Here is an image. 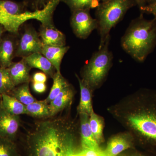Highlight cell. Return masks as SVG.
I'll use <instances>...</instances> for the list:
<instances>
[{
	"mask_svg": "<svg viewBox=\"0 0 156 156\" xmlns=\"http://www.w3.org/2000/svg\"><path fill=\"white\" fill-rule=\"evenodd\" d=\"M108 111L133 135L135 141L156 151V90L140 89Z\"/></svg>",
	"mask_w": 156,
	"mask_h": 156,
	"instance_id": "cell-1",
	"label": "cell"
},
{
	"mask_svg": "<svg viewBox=\"0 0 156 156\" xmlns=\"http://www.w3.org/2000/svg\"><path fill=\"white\" fill-rule=\"evenodd\" d=\"M77 126L66 118L43 120L29 132L20 156H70L78 149Z\"/></svg>",
	"mask_w": 156,
	"mask_h": 156,
	"instance_id": "cell-2",
	"label": "cell"
},
{
	"mask_svg": "<svg viewBox=\"0 0 156 156\" xmlns=\"http://www.w3.org/2000/svg\"><path fill=\"white\" fill-rule=\"evenodd\" d=\"M123 49L142 62L156 46V18L145 19L143 14L131 21L121 40Z\"/></svg>",
	"mask_w": 156,
	"mask_h": 156,
	"instance_id": "cell-3",
	"label": "cell"
},
{
	"mask_svg": "<svg viewBox=\"0 0 156 156\" xmlns=\"http://www.w3.org/2000/svg\"><path fill=\"white\" fill-rule=\"evenodd\" d=\"M136 5L134 0H109L100 3L96 8V19L100 36L99 48H102L107 40L110 38V32L120 20L127 11Z\"/></svg>",
	"mask_w": 156,
	"mask_h": 156,
	"instance_id": "cell-4",
	"label": "cell"
},
{
	"mask_svg": "<svg viewBox=\"0 0 156 156\" xmlns=\"http://www.w3.org/2000/svg\"><path fill=\"white\" fill-rule=\"evenodd\" d=\"M110 39L92 55L82 71V80L94 91L101 87L108 75L112 63L113 56L109 50Z\"/></svg>",
	"mask_w": 156,
	"mask_h": 156,
	"instance_id": "cell-5",
	"label": "cell"
},
{
	"mask_svg": "<svg viewBox=\"0 0 156 156\" xmlns=\"http://www.w3.org/2000/svg\"><path fill=\"white\" fill-rule=\"evenodd\" d=\"M50 18V11L48 8L30 12L27 11L20 14H11L0 11V24L6 31L12 34L17 33L20 26L27 20L36 19L46 23Z\"/></svg>",
	"mask_w": 156,
	"mask_h": 156,
	"instance_id": "cell-6",
	"label": "cell"
},
{
	"mask_svg": "<svg viewBox=\"0 0 156 156\" xmlns=\"http://www.w3.org/2000/svg\"><path fill=\"white\" fill-rule=\"evenodd\" d=\"M70 23L73 32L81 39H87L93 30L98 28L97 20L92 18L89 10L73 11Z\"/></svg>",
	"mask_w": 156,
	"mask_h": 156,
	"instance_id": "cell-7",
	"label": "cell"
},
{
	"mask_svg": "<svg viewBox=\"0 0 156 156\" xmlns=\"http://www.w3.org/2000/svg\"><path fill=\"white\" fill-rule=\"evenodd\" d=\"M43 43L35 30L32 27L26 29L17 43L15 56L27 57L35 53L41 52Z\"/></svg>",
	"mask_w": 156,
	"mask_h": 156,
	"instance_id": "cell-8",
	"label": "cell"
},
{
	"mask_svg": "<svg viewBox=\"0 0 156 156\" xmlns=\"http://www.w3.org/2000/svg\"><path fill=\"white\" fill-rule=\"evenodd\" d=\"M19 116L9 113L0 102V137L15 141L20 126Z\"/></svg>",
	"mask_w": 156,
	"mask_h": 156,
	"instance_id": "cell-9",
	"label": "cell"
},
{
	"mask_svg": "<svg viewBox=\"0 0 156 156\" xmlns=\"http://www.w3.org/2000/svg\"><path fill=\"white\" fill-rule=\"evenodd\" d=\"M135 141L129 132H124L112 136L103 151L105 156H118L124 151L134 148Z\"/></svg>",
	"mask_w": 156,
	"mask_h": 156,
	"instance_id": "cell-10",
	"label": "cell"
},
{
	"mask_svg": "<svg viewBox=\"0 0 156 156\" xmlns=\"http://www.w3.org/2000/svg\"><path fill=\"white\" fill-rule=\"evenodd\" d=\"M79 115L81 149L101 150V149L95 140L90 128L89 116L86 114H81Z\"/></svg>",
	"mask_w": 156,
	"mask_h": 156,
	"instance_id": "cell-11",
	"label": "cell"
},
{
	"mask_svg": "<svg viewBox=\"0 0 156 156\" xmlns=\"http://www.w3.org/2000/svg\"><path fill=\"white\" fill-rule=\"evenodd\" d=\"M39 36L44 45L66 46V37L64 34L56 29L53 24L42 25Z\"/></svg>",
	"mask_w": 156,
	"mask_h": 156,
	"instance_id": "cell-12",
	"label": "cell"
},
{
	"mask_svg": "<svg viewBox=\"0 0 156 156\" xmlns=\"http://www.w3.org/2000/svg\"><path fill=\"white\" fill-rule=\"evenodd\" d=\"M31 68L23 58L18 62H12L7 68L12 82L15 87L29 83L31 78L30 71Z\"/></svg>",
	"mask_w": 156,
	"mask_h": 156,
	"instance_id": "cell-13",
	"label": "cell"
},
{
	"mask_svg": "<svg viewBox=\"0 0 156 156\" xmlns=\"http://www.w3.org/2000/svg\"><path fill=\"white\" fill-rule=\"evenodd\" d=\"M74 95V90L69 84L49 103L51 117L69 107L72 102Z\"/></svg>",
	"mask_w": 156,
	"mask_h": 156,
	"instance_id": "cell-14",
	"label": "cell"
},
{
	"mask_svg": "<svg viewBox=\"0 0 156 156\" xmlns=\"http://www.w3.org/2000/svg\"><path fill=\"white\" fill-rule=\"evenodd\" d=\"M17 45L13 37L3 38L0 43V67L7 68L13 62Z\"/></svg>",
	"mask_w": 156,
	"mask_h": 156,
	"instance_id": "cell-15",
	"label": "cell"
},
{
	"mask_svg": "<svg viewBox=\"0 0 156 156\" xmlns=\"http://www.w3.org/2000/svg\"><path fill=\"white\" fill-rule=\"evenodd\" d=\"M69 49L68 46H54L43 45L41 53L53 66L56 72L60 73V65L65 54Z\"/></svg>",
	"mask_w": 156,
	"mask_h": 156,
	"instance_id": "cell-16",
	"label": "cell"
},
{
	"mask_svg": "<svg viewBox=\"0 0 156 156\" xmlns=\"http://www.w3.org/2000/svg\"><path fill=\"white\" fill-rule=\"evenodd\" d=\"M77 78L80 89V99L77 110L79 115L86 114L90 116L93 111L92 105V90L83 80L76 74Z\"/></svg>",
	"mask_w": 156,
	"mask_h": 156,
	"instance_id": "cell-17",
	"label": "cell"
},
{
	"mask_svg": "<svg viewBox=\"0 0 156 156\" xmlns=\"http://www.w3.org/2000/svg\"><path fill=\"white\" fill-rule=\"evenodd\" d=\"M23 58L31 68L38 69L51 77L53 78L56 72L52 63L41 53H34Z\"/></svg>",
	"mask_w": 156,
	"mask_h": 156,
	"instance_id": "cell-18",
	"label": "cell"
},
{
	"mask_svg": "<svg viewBox=\"0 0 156 156\" xmlns=\"http://www.w3.org/2000/svg\"><path fill=\"white\" fill-rule=\"evenodd\" d=\"M1 95V105L7 112L14 115H27L26 105L20 102L16 98L9 94H3Z\"/></svg>",
	"mask_w": 156,
	"mask_h": 156,
	"instance_id": "cell-19",
	"label": "cell"
},
{
	"mask_svg": "<svg viewBox=\"0 0 156 156\" xmlns=\"http://www.w3.org/2000/svg\"><path fill=\"white\" fill-rule=\"evenodd\" d=\"M27 115L38 119L51 118L49 104L45 100L36 101L26 105Z\"/></svg>",
	"mask_w": 156,
	"mask_h": 156,
	"instance_id": "cell-20",
	"label": "cell"
},
{
	"mask_svg": "<svg viewBox=\"0 0 156 156\" xmlns=\"http://www.w3.org/2000/svg\"><path fill=\"white\" fill-rule=\"evenodd\" d=\"M89 124L93 136L100 145L105 141L103 133L105 122L103 117L97 115L93 111L89 116Z\"/></svg>",
	"mask_w": 156,
	"mask_h": 156,
	"instance_id": "cell-21",
	"label": "cell"
},
{
	"mask_svg": "<svg viewBox=\"0 0 156 156\" xmlns=\"http://www.w3.org/2000/svg\"><path fill=\"white\" fill-rule=\"evenodd\" d=\"M9 95L15 98L25 105H28L37 101L30 93L29 83L15 87Z\"/></svg>",
	"mask_w": 156,
	"mask_h": 156,
	"instance_id": "cell-22",
	"label": "cell"
},
{
	"mask_svg": "<svg viewBox=\"0 0 156 156\" xmlns=\"http://www.w3.org/2000/svg\"><path fill=\"white\" fill-rule=\"evenodd\" d=\"M53 85L48 97L45 99V101L50 103L60 93V92L65 87L69 85L67 81L62 76L61 73L57 72L54 74L53 77Z\"/></svg>",
	"mask_w": 156,
	"mask_h": 156,
	"instance_id": "cell-23",
	"label": "cell"
},
{
	"mask_svg": "<svg viewBox=\"0 0 156 156\" xmlns=\"http://www.w3.org/2000/svg\"><path fill=\"white\" fill-rule=\"evenodd\" d=\"M100 0H62L71 11L89 10L97 8L100 4Z\"/></svg>",
	"mask_w": 156,
	"mask_h": 156,
	"instance_id": "cell-24",
	"label": "cell"
},
{
	"mask_svg": "<svg viewBox=\"0 0 156 156\" xmlns=\"http://www.w3.org/2000/svg\"><path fill=\"white\" fill-rule=\"evenodd\" d=\"M25 3L16 2L10 0H0V11L17 15L25 12Z\"/></svg>",
	"mask_w": 156,
	"mask_h": 156,
	"instance_id": "cell-25",
	"label": "cell"
},
{
	"mask_svg": "<svg viewBox=\"0 0 156 156\" xmlns=\"http://www.w3.org/2000/svg\"><path fill=\"white\" fill-rule=\"evenodd\" d=\"M0 156H20L15 141L0 137Z\"/></svg>",
	"mask_w": 156,
	"mask_h": 156,
	"instance_id": "cell-26",
	"label": "cell"
},
{
	"mask_svg": "<svg viewBox=\"0 0 156 156\" xmlns=\"http://www.w3.org/2000/svg\"><path fill=\"white\" fill-rule=\"evenodd\" d=\"M15 87L7 68L0 67V94H9Z\"/></svg>",
	"mask_w": 156,
	"mask_h": 156,
	"instance_id": "cell-27",
	"label": "cell"
},
{
	"mask_svg": "<svg viewBox=\"0 0 156 156\" xmlns=\"http://www.w3.org/2000/svg\"><path fill=\"white\" fill-rule=\"evenodd\" d=\"M50 0H28L27 2L29 3L33 9L36 10H41L44 8Z\"/></svg>",
	"mask_w": 156,
	"mask_h": 156,
	"instance_id": "cell-28",
	"label": "cell"
},
{
	"mask_svg": "<svg viewBox=\"0 0 156 156\" xmlns=\"http://www.w3.org/2000/svg\"><path fill=\"white\" fill-rule=\"evenodd\" d=\"M141 13L151 14L156 18V2L151 4H147L142 8H140Z\"/></svg>",
	"mask_w": 156,
	"mask_h": 156,
	"instance_id": "cell-29",
	"label": "cell"
},
{
	"mask_svg": "<svg viewBox=\"0 0 156 156\" xmlns=\"http://www.w3.org/2000/svg\"><path fill=\"white\" fill-rule=\"evenodd\" d=\"M47 80V75L44 73H37L34 75L32 82L45 83Z\"/></svg>",
	"mask_w": 156,
	"mask_h": 156,
	"instance_id": "cell-30",
	"label": "cell"
},
{
	"mask_svg": "<svg viewBox=\"0 0 156 156\" xmlns=\"http://www.w3.org/2000/svg\"><path fill=\"white\" fill-rule=\"evenodd\" d=\"M33 88L37 93H42L46 91L47 86L45 83L33 82Z\"/></svg>",
	"mask_w": 156,
	"mask_h": 156,
	"instance_id": "cell-31",
	"label": "cell"
},
{
	"mask_svg": "<svg viewBox=\"0 0 156 156\" xmlns=\"http://www.w3.org/2000/svg\"><path fill=\"white\" fill-rule=\"evenodd\" d=\"M136 5L138 6L139 8H142L147 5V0H134Z\"/></svg>",
	"mask_w": 156,
	"mask_h": 156,
	"instance_id": "cell-32",
	"label": "cell"
},
{
	"mask_svg": "<svg viewBox=\"0 0 156 156\" xmlns=\"http://www.w3.org/2000/svg\"><path fill=\"white\" fill-rule=\"evenodd\" d=\"M120 156H149L145 154L139 152L135 151L133 152V153L126 154L120 155Z\"/></svg>",
	"mask_w": 156,
	"mask_h": 156,
	"instance_id": "cell-33",
	"label": "cell"
},
{
	"mask_svg": "<svg viewBox=\"0 0 156 156\" xmlns=\"http://www.w3.org/2000/svg\"><path fill=\"white\" fill-rule=\"evenodd\" d=\"M5 30V29L3 27V26L0 24V43H1L2 39L3 38V33H4V31Z\"/></svg>",
	"mask_w": 156,
	"mask_h": 156,
	"instance_id": "cell-34",
	"label": "cell"
},
{
	"mask_svg": "<svg viewBox=\"0 0 156 156\" xmlns=\"http://www.w3.org/2000/svg\"><path fill=\"white\" fill-rule=\"evenodd\" d=\"M156 2V0H147V4H150Z\"/></svg>",
	"mask_w": 156,
	"mask_h": 156,
	"instance_id": "cell-35",
	"label": "cell"
},
{
	"mask_svg": "<svg viewBox=\"0 0 156 156\" xmlns=\"http://www.w3.org/2000/svg\"><path fill=\"white\" fill-rule=\"evenodd\" d=\"M102 2H108V1H109V0H100Z\"/></svg>",
	"mask_w": 156,
	"mask_h": 156,
	"instance_id": "cell-36",
	"label": "cell"
},
{
	"mask_svg": "<svg viewBox=\"0 0 156 156\" xmlns=\"http://www.w3.org/2000/svg\"><path fill=\"white\" fill-rule=\"evenodd\" d=\"M0 95H1V94H0Z\"/></svg>",
	"mask_w": 156,
	"mask_h": 156,
	"instance_id": "cell-37",
	"label": "cell"
}]
</instances>
